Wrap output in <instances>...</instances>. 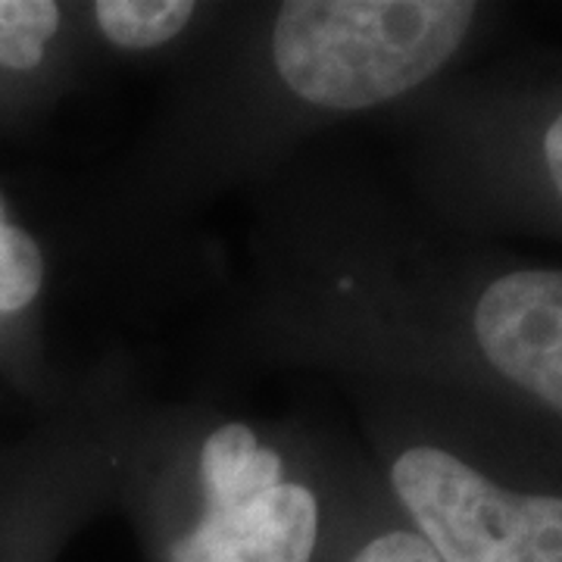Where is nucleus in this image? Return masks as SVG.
<instances>
[{
	"instance_id": "9",
	"label": "nucleus",
	"mask_w": 562,
	"mask_h": 562,
	"mask_svg": "<svg viewBox=\"0 0 562 562\" xmlns=\"http://www.w3.org/2000/svg\"><path fill=\"white\" fill-rule=\"evenodd\" d=\"M535 150H538V172L547 191L562 203V106L541 125Z\"/></svg>"
},
{
	"instance_id": "1",
	"label": "nucleus",
	"mask_w": 562,
	"mask_h": 562,
	"mask_svg": "<svg viewBox=\"0 0 562 562\" xmlns=\"http://www.w3.org/2000/svg\"><path fill=\"white\" fill-rule=\"evenodd\" d=\"M469 0H235L176 66L157 116L94 191L103 238L157 247L301 154L413 103L462 54Z\"/></svg>"
},
{
	"instance_id": "8",
	"label": "nucleus",
	"mask_w": 562,
	"mask_h": 562,
	"mask_svg": "<svg viewBox=\"0 0 562 562\" xmlns=\"http://www.w3.org/2000/svg\"><path fill=\"white\" fill-rule=\"evenodd\" d=\"M325 562H441L422 535L406 522L384 491L379 472L366 469Z\"/></svg>"
},
{
	"instance_id": "5",
	"label": "nucleus",
	"mask_w": 562,
	"mask_h": 562,
	"mask_svg": "<svg viewBox=\"0 0 562 562\" xmlns=\"http://www.w3.org/2000/svg\"><path fill=\"white\" fill-rule=\"evenodd\" d=\"M54 262L47 244L0 188V384L32 419L69 409L79 372L60 362L50 341Z\"/></svg>"
},
{
	"instance_id": "7",
	"label": "nucleus",
	"mask_w": 562,
	"mask_h": 562,
	"mask_svg": "<svg viewBox=\"0 0 562 562\" xmlns=\"http://www.w3.org/2000/svg\"><path fill=\"white\" fill-rule=\"evenodd\" d=\"M228 0H81V20L101 66H176L222 20Z\"/></svg>"
},
{
	"instance_id": "4",
	"label": "nucleus",
	"mask_w": 562,
	"mask_h": 562,
	"mask_svg": "<svg viewBox=\"0 0 562 562\" xmlns=\"http://www.w3.org/2000/svg\"><path fill=\"white\" fill-rule=\"evenodd\" d=\"M116 513V479L79 401L0 438V562H57Z\"/></svg>"
},
{
	"instance_id": "6",
	"label": "nucleus",
	"mask_w": 562,
	"mask_h": 562,
	"mask_svg": "<svg viewBox=\"0 0 562 562\" xmlns=\"http://www.w3.org/2000/svg\"><path fill=\"white\" fill-rule=\"evenodd\" d=\"M94 69L81 0H0V135L35 128Z\"/></svg>"
},
{
	"instance_id": "3",
	"label": "nucleus",
	"mask_w": 562,
	"mask_h": 562,
	"mask_svg": "<svg viewBox=\"0 0 562 562\" xmlns=\"http://www.w3.org/2000/svg\"><path fill=\"white\" fill-rule=\"evenodd\" d=\"M384 491L441 562H562V491L503 479L397 387L347 384Z\"/></svg>"
},
{
	"instance_id": "2",
	"label": "nucleus",
	"mask_w": 562,
	"mask_h": 562,
	"mask_svg": "<svg viewBox=\"0 0 562 562\" xmlns=\"http://www.w3.org/2000/svg\"><path fill=\"white\" fill-rule=\"evenodd\" d=\"M76 401L144 562H325L369 469L362 443L297 416L150 397L116 353L81 369Z\"/></svg>"
}]
</instances>
